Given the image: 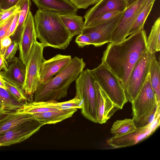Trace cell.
<instances>
[{"instance_id":"1","label":"cell","mask_w":160,"mask_h":160,"mask_svg":"<svg viewBox=\"0 0 160 160\" xmlns=\"http://www.w3.org/2000/svg\"><path fill=\"white\" fill-rule=\"evenodd\" d=\"M147 38L146 32L142 29L120 42H110L103 53L102 62L118 77L124 91L133 68L148 51Z\"/></svg>"},{"instance_id":"2","label":"cell","mask_w":160,"mask_h":160,"mask_svg":"<svg viewBox=\"0 0 160 160\" xmlns=\"http://www.w3.org/2000/svg\"><path fill=\"white\" fill-rule=\"evenodd\" d=\"M37 38L44 47L65 49L72 38L56 12L38 9L34 16Z\"/></svg>"},{"instance_id":"3","label":"cell","mask_w":160,"mask_h":160,"mask_svg":"<svg viewBox=\"0 0 160 160\" xmlns=\"http://www.w3.org/2000/svg\"><path fill=\"white\" fill-rule=\"evenodd\" d=\"M85 66L82 58L75 57L55 76L38 86L34 93V101H57L66 97L70 85L76 80Z\"/></svg>"},{"instance_id":"4","label":"cell","mask_w":160,"mask_h":160,"mask_svg":"<svg viewBox=\"0 0 160 160\" xmlns=\"http://www.w3.org/2000/svg\"><path fill=\"white\" fill-rule=\"evenodd\" d=\"M95 80L90 70H83L75 80L76 95L81 100L82 115L89 120L97 123L96 109Z\"/></svg>"},{"instance_id":"5","label":"cell","mask_w":160,"mask_h":160,"mask_svg":"<svg viewBox=\"0 0 160 160\" xmlns=\"http://www.w3.org/2000/svg\"><path fill=\"white\" fill-rule=\"evenodd\" d=\"M90 71L103 91L120 109H122L128 101L118 77L102 62Z\"/></svg>"},{"instance_id":"6","label":"cell","mask_w":160,"mask_h":160,"mask_svg":"<svg viewBox=\"0 0 160 160\" xmlns=\"http://www.w3.org/2000/svg\"><path fill=\"white\" fill-rule=\"evenodd\" d=\"M44 46L36 41L32 46L26 65V76L22 88L28 97V102L32 101L33 95L40 84L42 64L45 60L43 56Z\"/></svg>"},{"instance_id":"7","label":"cell","mask_w":160,"mask_h":160,"mask_svg":"<svg viewBox=\"0 0 160 160\" xmlns=\"http://www.w3.org/2000/svg\"><path fill=\"white\" fill-rule=\"evenodd\" d=\"M131 103L132 119L134 122L143 119L156 109L158 104L151 84L149 73L138 93Z\"/></svg>"},{"instance_id":"8","label":"cell","mask_w":160,"mask_h":160,"mask_svg":"<svg viewBox=\"0 0 160 160\" xmlns=\"http://www.w3.org/2000/svg\"><path fill=\"white\" fill-rule=\"evenodd\" d=\"M154 54L148 51H146L139 58L131 71L124 91L126 98L130 102L134 99L147 78Z\"/></svg>"},{"instance_id":"9","label":"cell","mask_w":160,"mask_h":160,"mask_svg":"<svg viewBox=\"0 0 160 160\" xmlns=\"http://www.w3.org/2000/svg\"><path fill=\"white\" fill-rule=\"evenodd\" d=\"M45 124L34 118L0 135V147L8 146L27 139Z\"/></svg>"},{"instance_id":"10","label":"cell","mask_w":160,"mask_h":160,"mask_svg":"<svg viewBox=\"0 0 160 160\" xmlns=\"http://www.w3.org/2000/svg\"><path fill=\"white\" fill-rule=\"evenodd\" d=\"M160 115L152 123L144 127L137 128L126 134L113 136L107 141L113 148H118L134 145L148 138L159 127Z\"/></svg>"},{"instance_id":"11","label":"cell","mask_w":160,"mask_h":160,"mask_svg":"<svg viewBox=\"0 0 160 160\" xmlns=\"http://www.w3.org/2000/svg\"><path fill=\"white\" fill-rule=\"evenodd\" d=\"M146 0H137L128 6L112 33L110 42L117 43L125 39L140 9Z\"/></svg>"},{"instance_id":"12","label":"cell","mask_w":160,"mask_h":160,"mask_svg":"<svg viewBox=\"0 0 160 160\" xmlns=\"http://www.w3.org/2000/svg\"><path fill=\"white\" fill-rule=\"evenodd\" d=\"M123 12L108 20L95 25L84 28L81 33L88 35L91 40L92 45L96 47L110 42L112 33L118 24Z\"/></svg>"},{"instance_id":"13","label":"cell","mask_w":160,"mask_h":160,"mask_svg":"<svg viewBox=\"0 0 160 160\" xmlns=\"http://www.w3.org/2000/svg\"><path fill=\"white\" fill-rule=\"evenodd\" d=\"M94 86L96 91V109L97 122L103 124L111 117L118 110L120 109L110 99L95 81Z\"/></svg>"},{"instance_id":"14","label":"cell","mask_w":160,"mask_h":160,"mask_svg":"<svg viewBox=\"0 0 160 160\" xmlns=\"http://www.w3.org/2000/svg\"><path fill=\"white\" fill-rule=\"evenodd\" d=\"M34 16L30 10L18 43L19 58L26 65L34 43L37 41Z\"/></svg>"},{"instance_id":"15","label":"cell","mask_w":160,"mask_h":160,"mask_svg":"<svg viewBox=\"0 0 160 160\" xmlns=\"http://www.w3.org/2000/svg\"><path fill=\"white\" fill-rule=\"evenodd\" d=\"M127 7L126 0H101L86 12L84 17V28L106 13L115 11L123 12Z\"/></svg>"},{"instance_id":"16","label":"cell","mask_w":160,"mask_h":160,"mask_svg":"<svg viewBox=\"0 0 160 160\" xmlns=\"http://www.w3.org/2000/svg\"><path fill=\"white\" fill-rule=\"evenodd\" d=\"M70 55L58 54L42 63L40 72L39 85L44 84L61 72L71 61Z\"/></svg>"},{"instance_id":"17","label":"cell","mask_w":160,"mask_h":160,"mask_svg":"<svg viewBox=\"0 0 160 160\" xmlns=\"http://www.w3.org/2000/svg\"><path fill=\"white\" fill-rule=\"evenodd\" d=\"M10 62L7 69L0 72L3 79L22 88L25 82L26 65L19 57H15Z\"/></svg>"},{"instance_id":"18","label":"cell","mask_w":160,"mask_h":160,"mask_svg":"<svg viewBox=\"0 0 160 160\" xmlns=\"http://www.w3.org/2000/svg\"><path fill=\"white\" fill-rule=\"evenodd\" d=\"M39 9L53 11L59 15L76 14L78 9L69 0H32Z\"/></svg>"},{"instance_id":"19","label":"cell","mask_w":160,"mask_h":160,"mask_svg":"<svg viewBox=\"0 0 160 160\" xmlns=\"http://www.w3.org/2000/svg\"><path fill=\"white\" fill-rule=\"evenodd\" d=\"M77 108L58 110L31 114L36 119L45 124H55L71 117Z\"/></svg>"},{"instance_id":"20","label":"cell","mask_w":160,"mask_h":160,"mask_svg":"<svg viewBox=\"0 0 160 160\" xmlns=\"http://www.w3.org/2000/svg\"><path fill=\"white\" fill-rule=\"evenodd\" d=\"M57 101H32L24 103L22 106L14 112L16 113H40L58 110L57 108Z\"/></svg>"},{"instance_id":"21","label":"cell","mask_w":160,"mask_h":160,"mask_svg":"<svg viewBox=\"0 0 160 160\" xmlns=\"http://www.w3.org/2000/svg\"><path fill=\"white\" fill-rule=\"evenodd\" d=\"M9 111L7 115L0 120V135L34 118L28 113H16Z\"/></svg>"},{"instance_id":"22","label":"cell","mask_w":160,"mask_h":160,"mask_svg":"<svg viewBox=\"0 0 160 160\" xmlns=\"http://www.w3.org/2000/svg\"><path fill=\"white\" fill-rule=\"evenodd\" d=\"M59 17L72 38L81 33L84 25L82 17L77 13L59 15Z\"/></svg>"},{"instance_id":"23","label":"cell","mask_w":160,"mask_h":160,"mask_svg":"<svg viewBox=\"0 0 160 160\" xmlns=\"http://www.w3.org/2000/svg\"><path fill=\"white\" fill-rule=\"evenodd\" d=\"M156 0H146L142 6L127 34V36L143 29L145 21Z\"/></svg>"},{"instance_id":"24","label":"cell","mask_w":160,"mask_h":160,"mask_svg":"<svg viewBox=\"0 0 160 160\" xmlns=\"http://www.w3.org/2000/svg\"><path fill=\"white\" fill-rule=\"evenodd\" d=\"M160 67L154 54L151 60L149 70L151 84L158 104L160 103Z\"/></svg>"},{"instance_id":"25","label":"cell","mask_w":160,"mask_h":160,"mask_svg":"<svg viewBox=\"0 0 160 160\" xmlns=\"http://www.w3.org/2000/svg\"><path fill=\"white\" fill-rule=\"evenodd\" d=\"M30 0H22L19 12L18 27L13 34L10 37L12 41L19 42L25 22L31 5Z\"/></svg>"},{"instance_id":"26","label":"cell","mask_w":160,"mask_h":160,"mask_svg":"<svg viewBox=\"0 0 160 160\" xmlns=\"http://www.w3.org/2000/svg\"><path fill=\"white\" fill-rule=\"evenodd\" d=\"M160 18L155 21L147 38V48L151 54H154L160 50Z\"/></svg>"},{"instance_id":"27","label":"cell","mask_w":160,"mask_h":160,"mask_svg":"<svg viewBox=\"0 0 160 160\" xmlns=\"http://www.w3.org/2000/svg\"><path fill=\"white\" fill-rule=\"evenodd\" d=\"M136 128L132 119L126 118L115 121L110 129V132L113 136H118L128 133Z\"/></svg>"},{"instance_id":"28","label":"cell","mask_w":160,"mask_h":160,"mask_svg":"<svg viewBox=\"0 0 160 160\" xmlns=\"http://www.w3.org/2000/svg\"><path fill=\"white\" fill-rule=\"evenodd\" d=\"M0 102L8 111H15L23 103L15 99L7 89L0 87Z\"/></svg>"},{"instance_id":"29","label":"cell","mask_w":160,"mask_h":160,"mask_svg":"<svg viewBox=\"0 0 160 160\" xmlns=\"http://www.w3.org/2000/svg\"><path fill=\"white\" fill-rule=\"evenodd\" d=\"M4 82L7 90L15 99L23 104L28 102V97L21 87L6 81L4 79Z\"/></svg>"},{"instance_id":"30","label":"cell","mask_w":160,"mask_h":160,"mask_svg":"<svg viewBox=\"0 0 160 160\" xmlns=\"http://www.w3.org/2000/svg\"><path fill=\"white\" fill-rule=\"evenodd\" d=\"M22 0L14 6L6 9L3 10L0 12V27L4 24L12 16L20 11Z\"/></svg>"},{"instance_id":"31","label":"cell","mask_w":160,"mask_h":160,"mask_svg":"<svg viewBox=\"0 0 160 160\" xmlns=\"http://www.w3.org/2000/svg\"><path fill=\"white\" fill-rule=\"evenodd\" d=\"M82 107V102L81 99L76 96L71 100L62 102H58L57 104V108L58 110L70 108L81 109Z\"/></svg>"},{"instance_id":"32","label":"cell","mask_w":160,"mask_h":160,"mask_svg":"<svg viewBox=\"0 0 160 160\" xmlns=\"http://www.w3.org/2000/svg\"><path fill=\"white\" fill-rule=\"evenodd\" d=\"M160 115V103L158 104L156 109L151 113L143 119L134 122L137 128L147 126L153 122Z\"/></svg>"},{"instance_id":"33","label":"cell","mask_w":160,"mask_h":160,"mask_svg":"<svg viewBox=\"0 0 160 160\" xmlns=\"http://www.w3.org/2000/svg\"><path fill=\"white\" fill-rule=\"evenodd\" d=\"M123 12L115 11L106 13L94 20L86 28L95 25L108 20L116 17Z\"/></svg>"},{"instance_id":"34","label":"cell","mask_w":160,"mask_h":160,"mask_svg":"<svg viewBox=\"0 0 160 160\" xmlns=\"http://www.w3.org/2000/svg\"><path fill=\"white\" fill-rule=\"evenodd\" d=\"M18 48V43L14 41H12L10 45L6 49L3 55L6 61H10L14 57L16 52Z\"/></svg>"},{"instance_id":"35","label":"cell","mask_w":160,"mask_h":160,"mask_svg":"<svg viewBox=\"0 0 160 160\" xmlns=\"http://www.w3.org/2000/svg\"><path fill=\"white\" fill-rule=\"evenodd\" d=\"M78 9H86L101 0H69Z\"/></svg>"},{"instance_id":"36","label":"cell","mask_w":160,"mask_h":160,"mask_svg":"<svg viewBox=\"0 0 160 160\" xmlns=\"http://www.w3.org/2000/svg\"><path fill=\"white\" fill-rule=\"evenodd\" d=\"M75 42L78 46L81 48L90 45H92V42L90 38L87 35L81 33L77 36Z\"/></svg>"},{"instance_id":"37","label":"cell","mask_w":160,"mask_h":160,"mask_svg":"<svg viewBox=\"0 0 160 160\" xmlns=\"http://www.w3.org/2000/svg\"><path fill=\"white\" fill-rule=\"evenodd\" d=\"M15 14L12 16L4 24L0 27V54H2L0 45L1 41L2 39L6 37Z\"/></svg>"},{"instance_id":"38","label":"cell","mask_w":160,"mask_h":160,"mask_svg":"<svg viewBox=\"0 0 160 160\" xmlns=\"http://www.w3.org/2000/svg\"><path fill=\"white\" fill-rule=\"evenodd\" d=\"M19 12L15 14L6 36L10 37L13 34L16 30L18 24Z\"/></svg>"},{"instance_id":"39","label":"cell","mask_w":160,"mask_h":160,"mask_svg":"<svg viewBox=\"0 0 160 160\" xmlns=\"http://www.w3.org/2000/svg\"><path fill=\"white\" fill-rule=\"evenodd\" d=\"M21 0H0V5L2 10H5L17 4Z\"/></svg>"},{"instance_id":"40","label":"cell","mask_w":160,"mask_h":160,"mask_svg":"<svg viewBox=\"0 0 160 160\" xmlns=\"http://www.w3.org/2000/svg\"><path fill=\"white\" fill-rule=\"evenodd\" d=\"M12 42L11 38L6 36L1 39L0 42L1 54L3 56L8 48Z\"/></svg>"},{"instance_id":"41","label":"cell","mask_w":160,"mask_h":160,"mask_svg":"<svg viewBox=\"0 0 160 160\" xmlns=\"http://www.w3.org/2000/svg\"><path fill=\"white\" fill-rule=\"evenodd\" d=\"M8 66V62L5 59L3 56L0 54V72L2 70L6 71Z\"/></svg>"},{"instance_id":"42","label":"cell","mask_w":160,"mask_h":160,"mask_svg":"<svg viewBox=\"0 0 160 160\" xmlns=\"http://www.w3.org/2000/svg\"><path fill=\"white\" fill-rule=\"evenodd\" d=\"M9 111L6 110L4 107L0 102V120L6 117Z\"/></svg>"},{"instance_id":"43","label":"cell","mask_w":160,"mask_h":160,"mask_svg":"<svg viewBox=\"0 0 160 160\" xmlns=\"http://www.w3.org/2000/svg\"><path fill=\"white\" fill-rule=\"evenodd\" d=\"M0 87L6 89L7 88L4 82V79L0 74Z\"/></svg>"},{"instance_id":"44","label":"cell","mask_w":160,"mask_h":160,"mask_svg":"<svg viewBox=\"0 0 160 160\" xmlns=\"http://www.w3.org/2000/svg\"><path fill=\"white\" fill-rule=\"evenodd\" d=\"M137 0H126L127 4V7L130 5Z\"/></svg>"},{"instance_id":"45","label":"cell","mask_w":160,"mask_h":160,"mask_svg":"<svg viewBox=\"0 0 160 160\" xmlns=\"http://www.w3.org/2000/svg\"><path fill=\"white\" fill-rule=\"evenodd\" d=\"M3 10L2 9L1 7V6H0V12L2 11V10Z\"/></svg>"}]
</instances>
